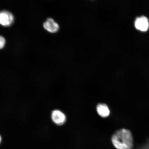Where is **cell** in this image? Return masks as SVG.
Here are the masks:
<instances>
[{"mask_svg":"<svg viewBox=\"0 0 149 149\" xmlns=\"http://www.w3.org/2000/svg\"><path fill=\"white\" fill-rule=\"evenodd\" d=\"M1 140H2L1 137V136L0 135V144H1Z\"/></svg>","mask_w":149,"mask_h":149,"instance_id":"cell-9","label":"cell"},{"mask_svg":"<svg viewBox=\"0 0 149 149\" xmlns=\"http://www.w3.org/2000/svg\"><path fill=\"white\" fill-rule=\"evenodd\" d=\"M97 111L100 116L106 118L110 114V111L108 106L105 104L100 103L96 107Z\"/></svg>","mask_w":149,"mask_h":149,"instance_id":"cell-6","label":"cell"},{"mask_svg":"<svg viewBox=\"0 0 149 149\" xmlns=\"http://www.w3.org/2000/svg\"><path fill=\"white\" fill-rule=\"evenodd\" d=\"M136 29L141 31H146L149 28V22L148 19L144 16L136 19L135 22Z\"/></svg>","mask_w":149,"mask_h":149,"instance_id":"cell-4","label":"cell"},{"mask_svg":"<svg viewBox=\"0 0 149 149\" xmlns=\"http://www.w3.org/2000/svg\"><path fill=\"white\" fill-rule=\"evenodd\" d=\"M51 118L54 123L58 126L64 124L66 120V115L58 109H55L52 111Z\"/></svg>","mask_w":149,"mask_h":149,"instance_id":"cell-3","label":"cell"},{"mask_svg":"<svg viewBox=\"0 0 149 149\" xmlns=\"http://www.w3.org/2000/svg\"><path fill=\"white\" fill-rule=\"evenodd\" d=\"M43 26L46 31L52 33L57 32L59 29L58 24L51 18H47L44 23Z\"/></svg>","mask_w":149,"mask_h":149,"instance_id":"cell-5","label":"cell"},{"mask_svg":"<svg viewBox=\"0 0 149 149\" xmlns=\"http://www.w3.org/2000/svg\"><path fill=\"white\" fill-rule=\"evenodd\" d=\"M112 143L116 149H132L134 146L133 135L130 130L122 128L112 136Z\"/></svg>","mask_w":149,"mask_h":149,"instance_id":"cell-1","label":"cell"},{"mask_svg":"<svg viewBox=\"0 0 149 149\" xmlns=\"http://www.w3.org/2000/svg\"><path fill=\"white\" fill-rule=\"evenodd\" d=\"M137 149H149V140L147 141L144 144L139 146Z\"/></svg>","mask_w":149,"mask_h":149,"instance_id":"cell-8","label":"cell"},{"mask_svg":"<svg viewBox=\"0 0 149 149\" xmlns=\"http://www.w3.org/2000/svg\"><path fill=\"white\" fill-rule=\"evenodd\" d=\"M14 21L13 15L9 11L3 10L0 12V25L5 27H9Z\"/></svg>","mask_w":149,"mask_h":149,"instance_id":"cell-2","label":"cell"},{"mask_svg":"<svg viewBox=\"0 0 149 149\" xmlns=\"http://www.w3.org/2000/svg\"><path fill=\"white\" fill-rule=\"evenodd\" d=\"M6 43V40L5 38L3 36L0 35V49H3L5 46Z\"/></svg>","mask_w":149,"mask_h":149,"instance_id":"cell-7","label":"cell"}]
</instances>
